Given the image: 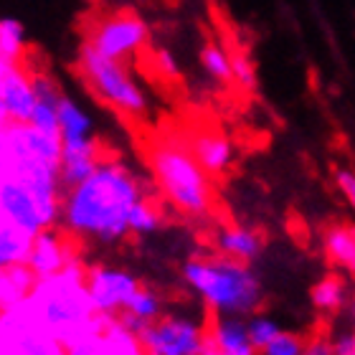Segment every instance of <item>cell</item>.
Instances as JSON below:
<instances>
[{
    "mask_svg": "<svg viewBox=\"0 0 355 355\" xmlns=\"http://www.w3.org/2000/svg\"><path fill=\"white\" fill-rule=\"evenodd\" d=\"M200 67L206 69V74L211 79L221 84L234 82V69H231V53L226 49L216 44V41H206L200 46Z\"/></svg>",
    "mask_w": 355,
    "mask_h": 355,
    "instance_id": "23",
    "label": "cell"
},
{
    "mask_svg": "<svg viewBox=\"0 0 355 355\" xmlns=\"http://www.w3.org/2000/svg\"><path fill=\"white\" fill-rule=\"evenodd\" d=\"M0 355H69V348L38 322L23 300L0 312Z\"/></svg>",
    "mask_w": 355,
    "mask_h": 355,
    "instance_id": "7",
    "label": "cell"
},
{
    "mask_svg": "<svg viewBox=\"0 0 355 355\" xmlns=\"http://www.w3.org/2000/svg\"><path fill=\"white\" fill-rule=\"evenodd\" d=\"M87 287L96 312L107 318H117L127 310L132 295L142 284L130 269L112 264H92L87 266Z\"/></svg>",
    "mask_w": 355,
    "mask_h": 355,
    "instance_id": "9",
    "label": "cell"
},
{
    "mask_svg": "<svg viewBox=\"0 0 355 355\" xmlns=\"http://www.w3.org/2000/svg\"><path fill=\"white\" fill-rule=\"evenodd\" d=\"M302 355H338L333 348V340H330V335H315L312 340L304 343V353Z\"/></svg>",
    "mask_w": 355,
    "mask_h": 355,
    "instance_id": "33",
    "label": "cell"
},
{
    "mask_svg": "<svg viewBox=\"0 0 355 355\" xmlns=\"http://www.w3.org/2000/svg\"><path fill=\"white\" fill-rule=\"evenodd\" d=\"M246 327H249V338H252L254 348L257 350L269 345V343L282 333L279 322H277L274 318H269V315H261V312L249 315V318H246Z\"/></svg>",
    "mask_w": 355,
    "mask_h": 355,
    "instance_id": "27",
    "label": "cell"
},
{
    "mask_svg": "<svg viewBox=\"0 0 355 355\" xmlns=\"http://www.w3.org/2000/svg\"><path fill=\"white\" fill-rule=\"evenodd\" d=\"M304 338L297 333H287V330H282L277 338H274L269 345L259 350V355H302L304 353Z\"/></svg>",
    "mask_w": 355,
    "mask_h": 355,
    "instance_id": "28",
    "label": "cell"
},
{
    "mask_svg": "<svg viewBox=\"0 0 355 355\" xmlns=\"http://www.w3.org/2000/svg\"><path fill=\"white\" fill-rule=\"evenodd\" d=\"M59 127L61 140H76V137H92V117L79 107L76 99L71 96H61L59 102Z\"/></svg>",
    "mask_w": 355,
    "mask_h": 355,
    "instance_id": "22",
    "label": "cell"
},
{
    "mask_svg": "<svg viewBox=\"0 0 355 355\" xmlns=\"http://www.w3.org/2000/svg\"><path fill=\"white\" fill-rule=\"evenodd\" d=\"M104 355H148L142 348L140 335L130 330L119 318H107L102 327Z\"/></svg>",
    "mask_w": 355,
    "mask_h": 355,
    "instance_id": "20",
    "label": "cell"
},
{
    "mask_svg": "<svg viewBox=\"0 0 355 355\" xmlns=\"http://www.w3.org/2000/svg\"><path fill=\"white\" fill-rule=\"evenodd\" d=\"M153 64H155V69L165 76V79H178V61L168 49H155V53H153Z\"/></svg>",
    "mask_w": 355,
    "mask_h": 355,
    "instance_id": "32",
    "label": "cell"
},
{
    "mask_svg": "<svg viewBox=\"0 0 355 355\" xmlns=\"http://www.w3.org/2000/svg\"><path fill=\"white\" fill-rule=\"evenodd\" d=\"M125 312H130V315H135V318H140L142 322H153V320H157L165 312V302L155 289L140 287L132 295V300H130Z\"/></svg>",
    "mask_w": 355,
    "mask_h": 355,
    "instance_id": "25",
    "label": "cell"
},
{
    "mask_svg": "<svg viewBox=\"0 0 355 355\" xmlns=\"http://www.w3.org/2000/svg\"><path fill=\"white\" fill-rule=\"evenodd\" d=\"M36 272L28 264L0 266V310L23 302L36 287Z\"/></svg>",
    "mask_w": 355,
    "mask_h": 355,
    "instance_id": "18",
    "label": "cell"
},
{
    "mask_svg": "<svg viewBox=\"0 0 355 355\" xmlns=\"http://www.w3.org/2000/svg\"><path fill=\"white\" fill-rule=\"evenodd\" d=\"M33 107V74L23 61H0V122H28Z\"/></svg>",
    "mask_w": 355,
    "mask_h": 355,
    "instance_id": "10",
    "label": "cell"
},
{
    "mask_svg": "<svg viewBox=\"0 0 355 355\" xmlns=\"http://www.w3.org/2000/svg\"><path fill=\"white\" fill-rule=\"evenodd\" d=\"M76 67L82 71L84 82L92 89L96 99L114 107L127 117H142L148 112V99L135 79L127 74L122 61L110 59L102 51H96L89 41H82L76 53Z\"/></svg>",
    "mask_w": 355,
    "mask_h": 355,
    "instance_id": "5",
    "label": "cell"
},
{
    "mask_svg": "<svg viewBox=\"0 0 355 355\" xmlns=\"http://www.w3.org/2000/svg\"><path fill=\"white\" fill-rule=\"evenodd\" d=\"M33 241H36L33 234L18 229L13 223L0 221V266L28 264Z\"/></svg>",
    "mask_w": 355,
    "mask_h": 355,
    "instance_id": "21",
    "label": "cell"
},
{
    "mask_svg": "<svg viewBox=\"0 0 355 355\" xmlns=\"http://www.w3.org/2000/svg\"><path fill=\"white\" fill-rule=\"evenodd\" d=\"M33 87H36V107H33V114H31L28 122L33 127H38L41 132L61 137L59 102L64 94L59 92V84L53 82L46 71H36V74H33Z\"/></svg>",
    "mask_w": 355,
    "mask_h": 355,
    "instance_id": "14",
    "label": "cell"
},
{
    "mask_svg": "<svg viewBox=\"0 0 355 355\" xmlns=\"http://www.w3.org/2000/svg\"><path fill=\"white\" fill-rule=\"evenodd\" d=\"M330 340L338 355H355V325L350 320V325H338L330 330Z\"/></svg>",
    "mask_w": 355,
    "mask_h": 355,
    "instance_id": "30",
    "label": "cell"
},
{
    "mask_svg": "<svg viewBox=\"0 0 355 355\" xmlns=\"http://www.w3.org/2000/svg\"><path fill=\"white\" fill-rule=\"evenodd\" d=\"M145 198L140 178L122 160H107L84 180L64 191L61 226L76 241L112 246L130 231V214L135 203Z\"/></svg>",
    "mask_w": 355,
    "mask_h": 355,
    "instance_id": "1",
    "label": "cell"
},
{
    "mask_svg": "<svg viewBox=\"0 0 355 355\" xmlns=\"http://www.w3.org/2000/svg\"><path fill=\"white\" fill-rule=\"evenodd\" d=\"M188 148L208 175H223L234 163V145L229 137L218 132H198L188 142Z\"/></svg>",
    "mask_w": 355,
    "mask_h": 355,
    "instance_id": "15",
    "label": "cell"
},
{
    "mask_svg": "<svg viewBox=\"0 0 355 355\" xmlns=\"http://www.w3.org/2000/svg\"><path fill=\"white\" fill-rule=\"evenodd\" d=\"M208 335L216 343L221 355H259L249 338L246 318L236 315H216V320L208 325Z\"/></svg>",
    "mask_w": 355,
    "mask_h": 355,
    "instance_id": "13",
    "label": "cell"
},
{
    "mask_svg": "<svg viewBox=\"0 0 355 355\" xmlns=\"http://www.w3.org/2000/svg\"><path fill=\"white\" fill-rule=\"evenodd\" d=\"M310 300L315 304V310L322 312V315H338L350 304L348 282L338 277V274H325L310 289Z\"/></svg>",
    "mask_w": 355,
    "mask_h": 355,
    "instance_id": "19",
    "label": "cell"
},
{
    "mask_svg": "<svg viewBox=\"0 0 355 355\" xmlns=\"http://www.w3.org/2000/svg\"><path fill=\"white\" fill-rule=\"evenodd\" d=\"M99 163H102V150H99L94 135L76 137V140H61V188L69 191V188L84 183Z\"/></svg>",
    "mask_w": 355,
    "mask_h": 355,
    "instance_id": "11",
    "label": "cell"
},
{
    "mask_svg": "<svg viewBox=\"0 0 355 355\" xmlns=\"http://www.w3.org/2000/svg\"><path fill=\"white\" fill-rule=\"evenodd\" d=\"M231 53V69H234V84L244 89V92H254L257 89V69H254L252 59L244 51H229Z\"/></svg>",
    "mask_w": 355,
    "mask_h": 355,
    "instance_id": "29",
    "label": "cell"
},
{
    "mask_svg": "<svg viewBox=\"0 0 355 355\" xmlns=\"http://www.w3.org/2000/svg\"><path fill=\"white\" fill-rule=\"evenodd\" d=\"M160 223H163V216H160V211H157L153 200L140 198L135 203L132 214H130V231L132 234H140V236L153 234V231L160 229Z\"/></svg>",
    "mask_w": 355,
    "mask_h": 355,
    "instance_id": "26",
    "label": "cell"
},
{
    "mask_svg": "<svg viewBox=\"0 0 355 355\" xmlns=\"http://www.w3.org/2000/svg\"><path fill=\"white\" fill-rule=\"evenodd\" d=\"M26 56V28L18 18L0 21V61H23Z\"/></svg>",
    "mask_w": 355,
    "mask_h": 355,
    "instance_id": "24",
    "label": "cell"
},
{
    "mask_svg": "<svg viewBox=\"0 0 355 355\" xmlns=\"http://www.w3.org/2000/svg\"><path fill=\"white\" fill-rule=\"evenodd\" d=\"M74 257H79L74 246V236L69 239L56 229H44L33 241L28 266L41 279V277H51V274L61 272Z\"/></svg>",
    "mask_w": 355,
    "mask_h": 355,
    "instance_id": "12",
    "label": "cell"
},
{
    "mask_svg": "<svg viewBox=\"0 0 355 355\" xmlns=\"http://www.w3.org/2000/svg\"><path fill=\"white\" fill-rule=\"evenodd\" d=\"M322 249L330 264L355 279V226H345V223L327 226L322 234Z\"/></svg>",
    "mask_w": 355,
    "mask_h": 355,
    "instance_id": "17",
    "label": "cell"
},
{
    "mask_svg": "<svg viewBox=\"0 0 355 355\" xmlns=\"http://www.w3.org/2000/svg\"><path fill=\"white\" fill-rule=\"evenodd\" d=\"M148 160L157 188L175 211L188 218L208 216L214 203V191L208 173L196 160L191 148L173 140L155 142Z\"/></svg>",
    "mask_w": 355,
    "mask_h": 355,
    "instance_id": "4",
    "label": "cell"
},
{
    "mask_svg": "<svg viewBox=\"0 0 355 355\" xmlns=\"http://www.w3.org/2000/svg\"><path fill=\"white\" fill-rule=\"evenodd\" d=\"M348 318L353 320V325H355V297H353V302L348 304Z\"/></svg>",
    "mask_w": 355,
    "mask_h": 355,
    "instance_id": "34",
    "label": "cell"
},
{
    "mask_svg": "<svg viewBox=\"0 0 355 355\" xmlns=\"http://www.w3.org/2000/svg\"><path fill=\"white\" fill-rule=\"evenodd\" d=\"M214 244L223 257L252 264L264 249V239L257 231L244 229V226H221L214 234Z\"/></svg>",
    "mask_w": 355,
    "mask_h": 355,
    "instance_id": "16",
    "label": "cell"
},
{
    "mask_svg": "<svg viewBox=\"0 0 355 355\" xmlns=\"http://www.w3.org/2000/svg\"><path fill=\"white\" fill-rule=\"evenodd\" d=\"M183 279L214 315L249 318L264 302V289L252 266L223 254L188 259L183 264Z\"/></svg>",
    "mask_w": 355,
    "mask_h": 355,
    "instance_id": "3",
    "label": "cell"
},
{
    "mask_svg": "<svg viewBox=\"0 0 355 355\" xmlns=\"http://www.w3.org/2000/svg\"><path fill=\"white\" fill-rule=\"evenodd\" d=\"M142 348L148 355H200L208 340V325L191 307L165 310L140 330Z\"/></svg>",
    "mask_w": 355,
    "mask_h": 355,
    "instance_id": "6",
    "label": "cell"
},
{
    "mask_svg": "<svg viewBox=\"0 0 355 355\" xmlns=\"http://www.w3.org/2000/svg\"><path fill=\"white\" fill-rule=\"evenodd\" d=\"M26 304L38 322L67 348L96 330L104 318L92 302L87 287V264L82 257H74L51 277H41L33 292L26 297Z\"/></svg>",
    "mask_w": 355,
    "mask_h": 355,
    "instance_id": "2",
    "label": "cell"
},
{
    "mask_svg": "<svg viewBox=\"0 0 355 355\" xmlns=\"http://www.w3.org/2000/svg\"><path fill=\"white\" fill-rule=\"evenodd\" d=\"M333 178H335L338 191L343 193V198L348 200V206L353 208V214H355V173L348 171V168H335Z\"/></svg>",
    "mask_w": 355,
    "mask_h": 355,
    "instance_id": "31",
    "label": "cell"
},
{
    "mask_svg": "<svg viewBox=\"0 0 355 355\" xmlns=\"http://www.w3.org/2000/svg\"><path fill=\"white\" fill-rule=\"evenodd\" d=\"M84 41H89L104 56L127 64V59H132L150 41V26L137 13L122 10V13H112L102 21L92 23Z\"/></svg>",
    "mask_w": 355,
    "mask_h": 355,
    "instance_id": "8",
    "label": "cell"
}]
</instances>
